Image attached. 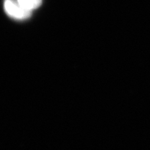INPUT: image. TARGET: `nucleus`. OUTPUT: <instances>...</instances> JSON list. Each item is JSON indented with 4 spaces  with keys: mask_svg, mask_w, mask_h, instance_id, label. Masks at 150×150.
Masks as SVG:
<instances>
[{
    "mask_svg": "<svg viewBox=\"0 0 150 150\" xmlns=\"http://www.w3.org/2000/svg\"><path fill=\"white\" fill-rule=\"evenodd\" d=\"M17 1L21 6L29 11H32L35 8L39 7L42 2V0H17Z\"/></svg>",
    "mask_w": 150,
    "mask_h": 150,
    "instance_id": "obj_2",
    "label": "nucleus"
},
{
    "mask_svg": "<svg viewBox=\"0 0 150 150\" xmlns=\"http://www.w3.org/2000/svg\"><path fill=\"white\" fill-rule=\"evenodd\" d=\"M4 8L6 13L16 19H25L32 15V11L26 9L14 0H5Z\"/></svg>",
    "mask_w": 150,
    "mask_h": 150,
    "instance_id": "obj_1",
    "label": "nucleus"
}]
</instances>
